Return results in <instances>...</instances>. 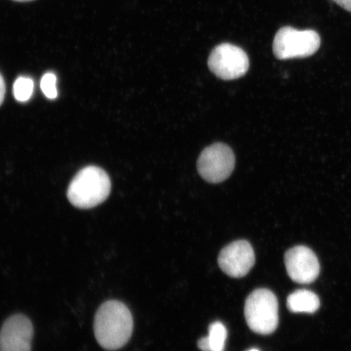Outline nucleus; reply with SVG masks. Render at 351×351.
Here are the masks:
<instances>
[{"mask_svg":"<svg viewBox=\"0 0 351 351\" xmlns=\"http://www.w3.org/2000/svg\"><path fill=\"white\" fill-rule=\"evenodd\" d=\"M285 265L289 278L298 284L313 283L319 275L317 256L304 245L289 249L285 254Z\"/></svg>","mask_w":351,"mask_h":351,"instance_id":"obj_8","label":"nucleus"},{"mask_svg":"<svg viewBox=\"0 0 351 351\" xmlns=\"http://www.w3.org/2000/svg\"><path fill=\"white\" fill-rule=\"evenodd\" d=\"M34 83L32 78L20 77L13 85V95L19 102H26L34 93Z\"/></svg>","mask_w":351,"mask_h":351,"instance_id":"obj_12","label":"nucleus"},{"mask_svg":"<svg viewBox=\"0 0 351 351\" xmlns=\"http://www.w3.org/2000/svg\"><path fill=\"white\" fill-rule=\"evenodd\" d=\"M41 89L43 94L49 99H55L58 96L56 88V76L54 73H47L41 80Z\"/></svg>","mask_w":351,"mask_h":351,"instance_id":"obj_13","label":"nucleus"},{"mask_svg":"<svg viewBox=\"0 0 351 351\" xmlns=\"http://www.w3.org/2000/svg\"><path fill=\"white\" fill-rule=\"evenodd\" d=\"M208 64L215 75L230 81L243 77L247 73L250 61L241 48L230 43H222L210 52Z\"/></svg>","mask_w":351,"mask_h":351,"instance_id":"obj_5","label":"nucleus"},{"mask_svg":"<svg viewBox=\"0 0 351 351\" xmlns=\"http://www.w3.org/2000/svg\"><path fill=\"white\" fill-rule=\"evenodd\" d=\"M5 82H4L2 75L0 74V106H1L4 97H5Z\"/></svg>","mask_w":351,"mask_h":351,"instance_id":"obj_14","label":"nucleus"},{"mask_svg":"<svg viewBox=\"0 0 351 351\" xmlns=\"http://www.w3.org/2000/svg\"><path fill=\"white\" fill-rule=\"evenodd\" d=\"M345 10L351 12V0H332Z\"/></svg>","mask_w":351,"mask_h":351,"instance_id":"obj_15","label":"nucleus"},{"mask_svg":"<svg viewBox=\"0 0 351 351\" xmlns=\"http://www.w3.org/2000/svg\"><path fill=\"white\" fill-rule=\"evenodd\" d=\"M111 181L102 169L89 166L79 172L68 189V199L74 207L88 209L96 207L108 199Z\"/></svg>","mask_w":351,"mask_h":351,"instance_id":"obj_2","label":"nucleus"},{"mask_svg":"<svg viewBox=\"0 0 351 351\" xmlns=\"http://www.w3.org/2000/svg\"><path fill=\"white\" fill-rule=\"evenodd\" d=\"M244 313L245 322L253 332L269 335L278 327V298L269 289H256L245 300Z\"/></svg>","mask_w":351,"mask_h":351,"instance_id":"obj_3","label":"nucleus"},{"mask_svg":"<svg viewBox=\"0 0 351 351\" xmlns=\"http://www.w3.org/2000/svg\"><path fill=\"white\" fill-rule=\"evenodd\" d=\"M322 39L313 29L298 30L291 26L280 28L274 41V54L278 60L305 58L319 49Z\"/></svg>","mask_w":351,"mask_h":351,"instance_id":"obj_4","label":"nucleus"},{"mask_svg":"<svg viewBox=\"0 0 351 351\" xmlns=\"http://www.w3.org/2000/svg\"><path fill=\"white\" fill-rule=\"evenodd\" d=\"M254 263L256 256L252 245L245 240L236 241L226 245L218 257L221 269L234 278H241L247 275Z\"/></svg>","mask_w":351,"mask_h":351,"instance_id":"obj_7","label":"nucleus"},{"mask_svg":"<svg viewBox=\"0 0 351 351\" xmlns=\"http://www.w3.org/2000/svg\"><path fill=\"white\" fill-rule=\"evenodd\" d=\"M95 335L103 348L119 350L130 339L133 317L128 307L119 301H108L99 307L95 318Z\"/></svg>","mask_w":351,"mask_h":351,"instance_id":"obj_1","label":"nucleus"},{"mask_svg":"<svg viewBox=\"0 0 351 351\" xmlns=\"http://www.w3.org/2000/svg\"><path fill=\"white\" fill-rule=\"evenodd\" d=\"M247 351H261V350H258V349H256V348H253V349L249 350Z\"/></svg>","mask_w":351,"mask_h":351,"instance_id":"obj_17","label":"nucleus"},{"mask_svg":"<svg viewBox=\"0 0 351 351\" xmlns=\"http://www.w3.org/2000/svg\"><path fill=\"white\" fill-rule=\"evenodd\" d=\"M14 1H17V2H29V1H32V0H14Z\"/></svg>","mask_w":351,"mask_h":351,"instance_id":"obj_16","label":"nucleus"},{"mask_svg":"<svg viewBox=\"0 0 351 351\" xmlns=\"http://www.w3.org/2000/svg\"><path fill=\"white\" fill-rule=\"evenodd\" d=\"M320 306L319 297L307 289H298L287 298V307L293 313L313 314Z\"/></svg>","mask_w":351,"mask_h":351,"instance_id":"obj_10","label":"nucleus"},{"mask_svg":"<svg viewBox=\"0 0 351 351\" xmlns=\"http://www.w3.org/2000/svg\"><path fill=\"white\" fill-rule=\"evenodd\" d=\"M235 167L232 149L223 143H215L205 148L197 160V168L206 182L217 184L230 177Z\"/></svg>","mask_w":351,"mask_h":351,"instance_id":"obj_6","label":"nucleus"},{"mask_svg":"<svg viewBox=\"0 0 351 351\" xmlns=\"http://www.w3.org/2000/svg\"><path fill=\"white\" fill-rule=\"evenodd\" d=\"M228 332L223 324L216 322L210 324L208 336L205 337L207 341V351H223L226 348Z\"/></svg>","mask_w":351,"mask_h":351,"instance_id":"obj_11","label":"nucleus"},{"mask_svg":"<svg viewBox=\"0 0 351 351\" xmlns=\"http://www.w3.org/2000/svg\"><path fill=\"white\" fill-rule=\"evenodd\" d=\"M34 328L29 319L15 315L0 330V351H32Z\"/></svg>","mask_w":351,"mask_h":351,"instance_id":"obj_9","label":"nucleus"}]
</instances>
